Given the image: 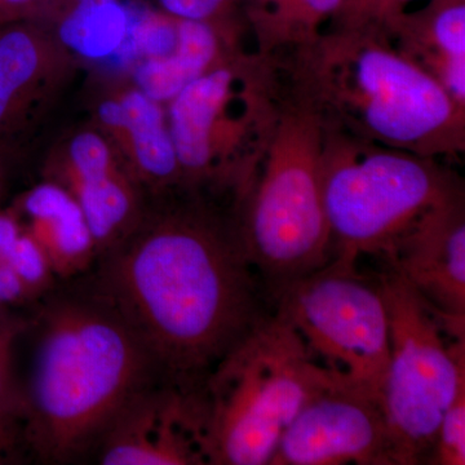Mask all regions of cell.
I'll list each match as a JSON object with an SVG mask.
<instances>
[{
  "label": "cell",
  "instance_id": "obj_1",
  "mask_svg": "<svg viewBox=\"0 0 465 465\" xmlns=\"http://www.w3.org/2000/svg\"><path fill=\"white\" fill-rule=\"evenodd\" d=\"M153 200L104 253V302L166 382L201 391L274 302L247 256L234 203L183 186Z\"/></svg>",
  "mask_w": 465,
  "mask_h": 465
},
{
  "label": "cell",
  "instance_id": "obj_2",
  "mask_svg": "<svg viewBox=\"0 0 465 465\" xmlns=\"http://www.w3.org/2000/svg\"><path fill=\"white\" fill-rule=\"evenodd\" d=\"M277 61L324 125L387 148L449 161L465 152V108L384 30L329 26Z\"/></svg>",
  "mask_w": 465,
  "mask_h": 465
},
{
  "label": "cell",
  "instance_id": "obj_3",
  "mask_svg": "<svg viewBox=\"0 0 465 465\" xmlns=\"http://www.w3.org/2000/svg\"><path fill=\"white\" fill-rule=\"evenodd\" d=\"M21 437L43 460L67 461L103 439L148 385V351L108 302L64 300L39 318Z\"/></svg>",
  "mask_w": 465,
  "mask_h": 465
},
{
  "label": "cell",
  "instance_id": "obj_4",
  "mask_svg": "<svg viewBox=\"0 0 465 465\" xmlns=\"http://www.w3.org/2000/svg\"><path fill=\"white\" fill-rule=\"evenodd\" d=\"M323 145L320 114L283 82L271 142L235 204L247 256L274 305L291 284L332 259L322 197Z\"/></svg>",
  "mask_w": 465,
  "mask_h": 465
},
{
  "label": "cell",
  "instance_id": "obj_5",
  "mask_svg": "<svg viewBox=\"0 0 465 465\" xmlns=\"http://www.w3.org/2000/svg\"><path fill=\"white\" fill-rule=\"evenodd\" d=\"M282 96L277 61L246 48L168 101L182 186L237 203L264 157Z\"/></svg>",
  "mask_w": 465,
  "mask_h": 465
},
{
  "label": "cell",
  "instance_id": "obj_6",
  "mask_svg": "<svg viewBox=\"0 0 465 465\" xmlns=\"http://www.w3.org/2000/svg\"><path fill=\"white\" fill-rule=\"evenodd\" d=\"M322 197L333 260L356 265L360 256H384L424 217L464 197V189L442 159L324 125Z\"/></svg>",
  "mask_w": 465,
  "mask_h": 465
},
{
  "label": "cell",
  "instance_id": "obj_7",
  "mask_svg": "<svg viewBox=\"0 0 465 465\" xmlns=\"http://www.w3.org/2000/svg\"><path fill=\"white\" fill-rule=\"evenodd\" d=\"M331 381L274 308L208 375V464L269 465L291 421Z\"/></svg>",
  "mask_w": 465,
  "mask_h": 465
},
{
  "label": "cell",
  "instance_id": "obj_8",
  "mask_svg": "<svg viewBox=\"0 0 465 465\" xmlns=\"http://www.w3.org/2000/svg\"><path fill=\"white\" fill-rule=\"evenodd\" d=\"M391 357L381 406L396 465L430 464L442 416L465 381V339L411 287L388 272L379 281Z\"/></svg>",
  "mask_w": 465,
  "mask_h": 465
},
{
  "label": "cell",
  "instance_id": "obj_9",
  "mask_svg": "<svg viewBox=\"0 0 465 465\" xmlns=\"http://www.w3.org/2000/svg\"><path fill=\"white\" fill-rule=\"evenodd\" d=\"M312 360L333 381L381 402L391 357L390 321L381 289L356 265L331 260L275 300Z\"/></svg>",
  "mask_w": 465,
  "mask_h": 465
},
{
  "label": "cell",
  "instance_id": "obj_10",
  "mask_svg": "<svg viewBox=\"0 0 465 465\" xmlns=\"http://www.w3.org/2000/svg\"><path fill=\"white\" fill-rule=\"evenodd\" d=\"M396 465L381 402L332 381L295 416L269 465Z\"/></svg>",
  "mask_w": 465,
  "mask_h": 465
},
{
  "label": "cell",
  "instance_id": "obj_11",
  "mask_svg": "<svg viewBox=\"0 0 465 465\" xmlns=\"http://www.w3.org/2000/svg\"><path fill=\"white\" fill-rule=\"evenodd\" d=\"M43 173L78 202L99 253L124 240L145 211V192L114 146L88 121L54 143Z\"/></svg>",
  "mask_w": 465,
  "mask_h": 465
},
{
  "label": "cell",
  "instance_id": "obj_12",
  "mask_svg": "<svg viewBox=\"0 0 465 465\" xmlns=\"http://www.w3.org/2000/svg\"><path fill=\"white\" fill-rule=\"evenodd\" d=\"M79 64L42 21L0 26V170L50 114Z\"/></svg>",
  "mask_w": 465,
  "mask_h": 465
},
{
  "label": "cell",
  "instance_id": "obj_13",
  "mask_svg": "<svg viewBox=\"0 0 465 465\" xmlns=\"http://www.w3.org/2000/svg\"><path fill=\"white\" fill-rule=\"evenodd\" d=\"M99 459L106 465L208 464L202 391L146 385L104 433Z\"/></svg>",
  "mask_w": 465,
  "mask_h": 465
},
{
  "label": "cell",
  "instance_id": "obj_14",
  "mask_svg": "<svg viewBox=\"0 0 465 465\" xmlns=\"http://www.w3.org/2000/svg\"><path fill=\"white\" fill-rule=\"evenodd\" d=\"M87 97L88 122L114 146L134 182L152 197L182 186L166 105L127 75L94 74Z\"/></svg>",
  "mask_w": 465,
  "mask_h": 465
},
{
  "label": "cell",
  "instance_id": "obj_15",
  "mask_svg": "<svg viewBox=\"0 0 465 465\" xmlns=\"http://www.w3.org/2000/svg\"><path fill=\"white\" fill-rule=\"evenodd\" d=\"M391 272L465 338L464 197L437 208L384 256Z\"/></svg>",
  "mask_w": 465,
  "mask_h": 465
},
{
  "label": "cell",
  "instance_id": "obj_16",
  "mask_svg": "<svg viewBox=\"0 0 465 465\" xmlns=\"http://www.w3.org/2000/svg\"><path fill=\"white\" fill-rule=\"evenodd\" d=\"M381 30L465 108V0H430L391 18Z\"/></svg>",
  "mask_w": 465,
  "mask_h": 465
},
{
  "label": "cell",
  "instance_id": "obj_17",
  "mask_svg": "<svg viewBox=\"0 0 465 465\" xmlns=\"http://www.w3.org/2000/svg\"><path fill=\"white\" fill-rule=\"evenodd\" d=\"M243 18L217 21L179 18V39L173 54L143 61L125 73L152 99L166 104L193 81L246 50Z\"/></svg>",
  "mask_w": 465,
  "mask_h": 465
},
{
  "label": "cell",
  "instance_id": "obj_18",
  "mask_svg": "<svg viewBox=\"0 0 465 465\" xmlns=\"http://www.w3.org/2000/svg\"><path fill=\"white\" fill-rule=\"evenodd\" d=\"M11 210L41 244L54 275L82 273L99 255L84 211L58 183L43 180L23 193Z\"/></svg>",
  "mask_w": 465,
  "mask_h": 465
},
{
  "label": "cell",
  "instance_id": "obj_19",
  "mask_svg": "<svg viewBox=\"0 0 465 465\" xmlns=\"http://www.w3.org/2000/svg\"><path fill=\"white\" fill-rule=\"evenodd\" d=\"M347 0H240L253 51L281 60L307 47L341 14Z\"/></svg>",
  "mask_w": 465,
  "mask_h": 465
},
{
  "label": "cell",
  "instance_id": "obj_20",
  "mask_svg": "<svg viewBox=\"0 0 465 465\" xmlns=\"http://www.w3.org/2000/svg\"><path fill=\"white\" fill-rule=\"evenodd\" d=\"M51 21L45 25L79 63L112 69L127 42L131 12L122 0L69 3Z\"/></svg>",
  "mask_w": 465,
  "mask_h": 465
},
{
  "label": "cell",
  "instance_id": "obj_21",
  "mask_svg": "<svg viewBox=\"0 0 465 465\" xmlns=\"http://www.w3.org/2000/svg\"><path fill=\"white\" fill-rule=\"evenodd\" d=\"M26 324L15 312H0V449L14 452L21 437L24 393L14 369V347Z\"/></svg>",
  "mask_w": 465,
  "mask_h": 465
},
{
  "label": "cell",
  "instance_id": "obj_22",
  "mask_svg": "<svg viewBox=\"0 0 465 465\" xmlns=\"http://www.w3.org/2000/svg\"><path fill=\"white\" fill-rule=\"evenodd\" d=\"M0 259L7 262L14 269L33 299L45 292L54 280V269L45 250L24 225L23 231L9 244Z\"/></svg>",
  "mask_w": 465,
  "mask_h": 465
},
{
  "label": "cell",
  "instance_id": "obj_23",
  "mask_svg": "<svg viewBox=\"0 0 465 465\" xmlns=\"http://www.w3.org/2000/svg\"><path fill=\"white\" fill-rule=\"evenodd\" d=\"M430 464H465V381L442 416Z\"/></svg>",
  "mask_w": 465,
  "mask_h": 465
},
{
  "label": "cell",
  "instance_id": "obj_24",
  "mask_svg": "<svg viewBox=\"0 0 465 465\" xmlns=\"http://www.w3.org/2000/svg\"><path fill=\"white\" fill-rule=\"evenodd\" d=\"M411 2L414 0H347L341 14L329 26L382 29L391 18L407 11Z\"/></svg>",
  "mask_w": 465,
  "mask_h": 465
},
{
  "label": "cell",
  "instance_id": "obj_25",
  "mask_svg": "<svg viewBox=\"0 0 465 465\" xmlns=\"http://www.w3.org/2000/svg\"><path fill=\"white\" fill-rule=\"evenodd\" d=\"M162 11L183 20L217 21L235 17L240 0H157Z\"/></svg>",
  "mask_w": 465,
  "mask_h": 465
},
{
  "label": "cell",
  "instance_id": "obj_26",
  "mask_svg": "<svg viewBox=\"0 0 465 465\" xmlns=\"http://www.w3.org/2000/svg\"><path fill=\"white\" fill-rule=\"evenodd\" d=\"M33 300L25 284L7 262L0 259V312H14Z\"/></svg>",
  "mask_w": 465,
  "mask_h": 465
},
{
  "label": "cell",
  "instance_id": "obj_27",
  "mask_svg": "<svg viewBox=\"0 0 465 465\" xmlns=\"http://www.w3.org/2000/svg\"><path fill=\"white\" fill-rule=\"evenodd\" d=\"M50 0H0V26L17 21L39 20Z\"/></svg>",
  "mask_w": 465,
  "mask_h": 465
},
{
  "label": "cell",
  "instance_id": "obj_28",
  "mask_svg": "<svg viewBox=\"0 0 465 465\" xmlns=\"http://www.w3.org/2000/svg\"><path fill=\"white\" fill-rule=\"evenodd\" d=\"M5 459H8L7 455H5V451H3L2 449H0V464H2L3 461L5 460Z\"/></svg>",
  "mask_w": 465,
  "mask_h": 465
},
{
  "label": "cell",
  "instance_id": "obj_29",
  "mask_svg": "<svg viewBox=\"0 0 465 465\" xmlns=\"http://www.w3.org/2000/svg\"><path fill=\"white\" fill-rule=\"evenodd\" d=\"M81 2H96V0H69V2L66 3V5H69V3H81Z\"/></svg>",
  "mask_w": 465,
  "mask_h": 465
},
{
  "label": "cell",
  "instance_id": "obj_30",
  "mask_svg": "<svg viewBox=\"0 0 465 465\" xmlns=\"http://www.w3.org/2000/svg\"><path fill=\"white\" fill-rule=\"evenodd\" d=\"M3 170H0V194H2Z\"/></svg>",
  "mask_w": 465,
  "mask_h": 465
}]
</instances>
